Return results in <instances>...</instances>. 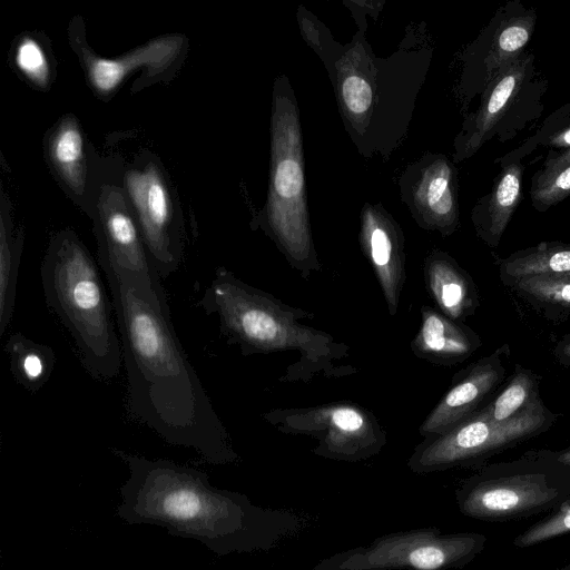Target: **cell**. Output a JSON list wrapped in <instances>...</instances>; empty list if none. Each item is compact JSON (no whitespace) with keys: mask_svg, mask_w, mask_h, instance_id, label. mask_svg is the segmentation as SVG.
I'll use <instances>...</instances> for the list:
<instances>
[{"mask_svg":"<svg viewBox=\"0 0 570 570\" xmlns=\"http://www.w3.org/2000/svg\"><path fill=\"white\" fill-rule=\"evenodd\" d=\"M197 305L216 314L219 330L243 355L295 352L298 361L287 366L282 382H308L317 375L342 377L356 372L338 363L350 355V347L323 331L301 324L313 314L285 304L253 287L220 266Z\"/></svg>","mask_w":570,"mask_h":570,"instance_id":"obj_3","label":"cell"},{"mask_svg":"<svg viewBox=\"0 0 570 570\" xmlns=\"http://www.w3.org/2000/svg\"><path fill=\"white\" fill-rule=\"evenodd\" d=\"M454 494L463 515L510 522L551 512L570 497V490L544 470L482 471L462 480Z\"/></svg>","mask_w":570,"mask_h":570,"instance_id":"obj_10","label":"cell"},{"mask_svg":"<svg viewBox=\"0 0 570 570\" xmlns=\"http://www.w3.org/2000/svg\"><path fill=\"white\" fill-rule=\"evenodd\" d=\"M18 69L39 87H45L50 78V65L41 45L32 37H23L14 50Z\"/></svg>","mask_w":570,"mask_h":570,"instance_id":"obj_30","label":"cell"},{"mask_svg":"<svg viewBox=\"0 0 570 570\" xmlns=\"http://www.w3.org/2000/svg\"><path fill=\"white\" fill-rule=\"evenodd\" d=\"M570 165V148L563 149L561 153L550 154L543 164V168L557 169Z\"/></svg>","mask_w":570,"mask_h":570,"instance_id":"obj_33","label":"cell"},{"mask_svg":"<svg viewBox=\"0 0 570 570\" xmlns=\"http://www.w3.org/2000/svg\"><path fill=\"white\" fill-rule=\"evenodd\" d=\"M423 272L428 289L444 315L459 321L473 313V283L449 254L431 252L424 259Z\"/></svg>","mask_w":570,"mask_h":570,"instance_id":"obj_19","label":"cell"},{"mask_svg":"<svg viewBox=\"0 0 570 570\" xmlns=\"http://www.w3.org/2000/svg\"><path fill=\"white\" fill-rule=\"evenodd\" d=\"M466 370L421 423L419 433L423 439L442 434L471 415L503 374L499 361L490 357Z\"/></svg>","mask_w":570,"mask_h":570,"instance_id":"obj_15","label":"cell"},{"mask_svg":"<svg viewBox=\"0 0 570 570\" xmlns=\"http://www.w3.org/2000/svg\"><path fill=\"white\" fill-rule=\"evenodd\" d=\"M358 239L375 272L389 314L394 316L406 278L404 234L381 204H365Z\"/></svg>","mask_w":570,"mask_h":570,"instance_id":"obj_14","label":"cell"},{"mask_svg":"<svg viewBox=\"0 0 570 570\" xmlns=\"http://www.w3.org/2000/svg\"><path fill=\"white\" fill-rule=\"evenodd\" d=\"M181 46V37L167 36L115 59L86 55L88 79L98 92L109 94L136 68L146 66L154 71L165 70L178 57Z\"/></svg>","mask_w":570,"mask_h":570,"instance_id":"obj_17","label":"cell"},{"mask_svg":"<svg viewBox=\"0 0 570 570\" xmlns=\"http://www.w3.org/2000/svg\"><path fill=\"white\" fill-rule=\"evenodd\" d=\"M474 333L430 306L421 307V325L411 342L415 356L434 364L450 365L469 357L476 348Z\"/></svg>","mask_w":570,"mask_h":570,"instance_id":"obj_18","label":"cell"},{"mask_svg":"<svg viewBox=\"0 0 570 570\" xmlns=\"http://www.w3.org/2000/svg\"><path fill=\"white\" fill-rule=\"evenodd\" d=\"M502 272L518 282L523 278L570 272V245L557 242L540 243L513 253L502 262Z\"/></svg>","mask_w":570,"mask_h":570,"instance_id":"obj_24","label":"cell"},{"mask_svg":"<svg viewBox=\"0 0 570 570\" xmlns=\"http://www.w3.org/2000/svg\"><path fill=\"white\" fill-rule=\"evenodd\" d=\"M263 419L282 433L316 439L318 443L313 452L331 460H365L377 454L387 442L375 415L351 402L276 409L264 413Z\"/></svg>","mask_w":570,"mask_h":570,"instance_id":"obj_9","label":"cell"},{"mask_svg":"<svg viewBox=\"0 0 570 570\" xmlns=\"http://www.w3.org/2000/svg\"><path fill=\"white\" fill-rule=\"evenodd\" d=\"M22 239L13 238L10 225L1 217L0 225V336L8 328L16 305Z\"/></svg>","mask_w":570,"mask_h":570,"instance_id":"obj_25","label":"cell"},{"mask_svg":"<svg viewBox=\"0 0 570 570\" xmlns=\"http://www.w3.org/2000/svg\"><path fill=\"white\" fill-rule=\"evenodd\" d=\"M546 423L547 411L541 402L503 423L492 421L482 409L444 433L424 438L410 455L407 468L416 474H428L470 465L534 435Z\"/></svg>","mask_w":570,"mask_h":570,"instance_id":"obj_8","label":"cell"},{"mask_svg":"<svg viewBox=\"0 0 570 570\" xmlns=\"http://www.w3.org/2000/svg\"><path fill=\"white\" fill-rule=\"evenodd\" d=\"M97 227L99 264L140 291L166 296L135 215L118 188H107L101 194Z\"/></svg>","mask_w":570,"mask_h":570,"instance_id":"obj_11","label":"cell"},{"mask_svg":"<svg viewBox=\"0 0 570 570\" xmlns=\"http://www.w3.org/2000/svg\"><path fill=\"white\" fill-rule=\"evenodd\" d=\"M430 57L407 49L376 58L363 36L340 46L327 70L343 124L360 153L389 156L402 141Z\"/></svg>","mask_w":570,"mask_h":570,"instance_id":"obj_4","label":"cell"},{"mask_svg":"<svg viewBox=\"0 0 570 570\" xmlns=\"http://www.w3.org/2000/svg\"><path fill=\"white\" fill-rule=\"evenodd\" d=\"M49 158L63 183L73 194L86 188V153L82 131L73 118L62 120L48 144Z\"/></svg>","mask_w":570,"mask_h":570,"instance_id":"obj_21","label":"cell"},{"mask_svg":"<svg viewBox=\"0 0 570 570\" xmlns=\"http://www.w3.org/2000/svg\"><path fill=\"white\" fill-rule=\"evenodd\" d=\"M479 532L443 533L426 527L377 537L366 546L336 552L312 570H452L471 563L485 548Z\"/></svg>","mask_w":570,"mask_h":570,"instance_id":"obj_7","label":"cell"},{"mask_svg":"<svg viewBox=\"0 0 570 570\" xmlns=\"http://www.w3.org/2000/svg\"><path fill=\"white\" fill-rule=\"evenodd\" d=\"M556 354L562 362L570 363V336L560 342L556 350Z\"/></svg>","mask_w":570,"mask_h":570,"instance_id":"obj_35","label":"cell"},{"mask_svg":"<svg viewBox=\"0 0 570 570\" xmlns=\"http://www.w3.org/2000/svg\"><path fill=\"white\" fill-rule=\"evenodd\" d=\"M254 223L304 278L321 271L307 208L299 112L286 76L274 82L268 193Z\"/></svg>","mask_w":570,"mask_h":570,"instance_id":"obj_6","label":"cell"},{"mask_svg":"<svg viewBox=\"0 0 570 570\" xmlns=\"http://www.w3.org/2000/svg\"><path fill=\"white\" fill-rule=\"evenodd\" d=\"M99 265L119 332L129 414L165 442L193 449L209 464L237 462L229 434L174 330L167 296L140 291Z\"/></svg>","mask_w":570,"mask_h":570,"instance_id":"obj_1","label":"cell"},{"mask_svg":"<svg viewBox=\"0 0 570 570\" xmlns=\"http://www.w3.org/2000/svg\"><path fill=\"white\" fill-rule=\"evenodd\" d=\"M4 352L17 383L32 393L38 392L53 372L56 363L53 350L46 344L32 341L20 332L9 336Z\"/></svg>","mask_w":570,"mask_h":570,"instance_id":"obj_22","label":"cell"},{"mask_svg":"<svg viewBox=\"0 0 570 570\" xmlns=\"http://www.w3.org/2000/svg\"><path fill=\"white\" fill-rule=\"evenodd\" d=\"M570 533V497L547 517L537 521L513 539L517 548H530Z\"/></svg>","mask_w":570,"mask_h":570,"instance_id":"obj_28","label":"cell"},{"mask_svg":"<svg viewBox=\"0 0 570 570\" xmlns=\"http://www.w3.org/2000/svg\"><path fill=\"white\" fill-rule=\"evenodd\" d=\"M535 21V11L532 9H523L501 21L484 59L488 82L523 53L522 50L533 33Z\"/></svg>","mask_w":570,"mask_h":570,"instance_id":"obj_23","label":"cell"},{"mask_svg":"<svg viewBox=\"0 0 570 570\" xmlns=\"http://www.w3.org/2000/svg\"><path fill=\"white\" fill-rule=\"evenodd\" d=\"M111 452L129 471L116 510L127 524L161 527L219 557L268 551L308 525L306 517L262 508L239 492L212 485L202 470L119 449Z\"/></svg>","mask_w":570,"mask_h":570,"instance_id":"obj_2","label":"cell"},{"mask_svg":"<svg viewBox=\"0 0 570 570\" xmlns=\"http://www.w3.org/2000/svg\"><path fill=\"white\" fill-rule=\"evenodd\" d=\"M397 184L402 200L421 228L442 236L458 229V170L446 156L425 154L405 168Z\"/></svg>","mask_w":570,"mask_h":570,"instance_id":"obj_13","label":"cell"},{"mask_svg":"<svg viewBox=\"0 0 570 570\" xmlns=\"http://www.w3.org/2000/svg\"><path fill=\"white\" fill-rule=\"evenodd\" d=\"M539 402L534 377L528 371L519 370L499 396L483 409L492 421L503 423Z\"/></svg>","mask_w":570,"mask_h":570,"instance_id":"obj_26","label":"cell"},{"mask_svg":"<svg viewBox=\"0 0 570 570\" xmlns=\"http://www.w3.org/2000/svg\"><path fill=\"white\" fill-rule=\"evenodd\" d=\"M558 570H570V559L562 567H560Z\"/></svg>","mask_w":570,"mask_h":570,"instance_id":"obj_36","label":"cell"},{"mask_svg":"<svg viewBox=\"0 0 570 570\" xmlns=\"http://www.w3.org/2000/svg\"><path fill=\"white\" fill-rule=\"evenodd\" d=\"M297 20L299 22L304 39L309 43V46L314 48L315 51H317L326 65V68H328L334 59V56L322 42L323 32H325L326 29L321 22L317 21V19H315V17L303 9H299L297 13Z\"/></svg>","mask_w":570,"mask_h":570,"instance_id":"obj_31","label":"cell"},{"mask_svg":"<svg viewBox=\"0 0 570 570\" xmlns=\"http://www.w3.org/2000/svg\"><path fill=\"white\" fill-rule=\"evenodd\" d=\"M529 59L521 55L490 81L478 111L464 124L455 140L456 161L474 153L488 140L494 126L513 104L528 75Z\"/></svg>","mask_w":570,"mask_h":570,"instance_id":"obj_16","label":"cell"},{"mask_svg":"<svg viewBox=\"0 0 570 570\" xmlns=\"http://www.w3.org/2000/svg\"><path fill=\"white\" fill-rule=\"evenodd\" d=\"M523 166L513 161L498 175L491 193L473 209V222L479 236L495 246L522 198Z\"/></svg>","mask_w":570,"mask_h":570,"instance_id":"obj_20","label":"cell"},{"mask_svg":"<svg viewBox=\"0 0 570 570\" xmlns=\"http://www.w3.org/2000/svg\"><path fill=\"white\" fill-rule=\"evenodd\" d=\"M40 275L46 303L73 338L83 367L96 380H112L121 367V343L112 301L90 253L63 232L51 240Z\"/></svg>","mask_w":570,"mask_h":570,"instance_id":"obj_5","label":"cell"},{"mask_svg":"<svg viewBox=\"0 0 570 570\" xmlns=\"http://www.w3.org/2000/svg\"><path fill=\"white\" fill-rule=\"evenodd\" d=\"M552 470L547 471L556 481L570 490V449L551 458Z\"/></svg>","mask_w":570,"mask_h":570,"instance_id":"obj_32","label":"cell"},{"mask_svg":"<svg viewBox=\"0 0 570 570\" xmlns=\"http://www.w3.org/2000/svg\"><path fill=\"white\" fill-rule=\"evenodd\" d=\"M515 286L538 302L570 306V272L523 278L515 282Z\"/></svg>","mask_w":570,"mask_h":570,"instance_id":"obj_29","label":"cell"},{"mask_svg":"<svg viewBox=\"0 0 570 570\" xmlns=\"http://www.w3.org/2000/svg\"><path fill=\"white\" fill-rule=\"evenodd\" d=\"M544 144L562 149L570 148V125L553 134Z\"/></svg>","mask_w":570,"mask_h":570,"instance_id":"obj_34","label":"cell"},{"mask_svg":"<svg viewBox=\"0 0 570 570\" xmlns=\"http://www.w3.org/2000/svg\"><path fill=\"white\" fill-rule=\"evenodd\" d=\"M125 189L149 256L165 279L180 265L183 240L164 177L150 163L127 170Z\"/></svg>","mask_w":570,"mask_h":570,"instance_id":"obj_12","label":"cell"},{"mask_svg":"<svg viewBox=\"0 0 570 570\" xmlns=\"http://www.w3.org/2000/svg\"><path fill=\"white\" fill-rule=\"evenodd\" d=\"M570 195V165L557 168H541L531 179L530 198L532 206L546 212Z\"/></svg>","mask_w":570,"mask_h":570,"instance_id":"obj_27","label":"cell"}]
</instances>
